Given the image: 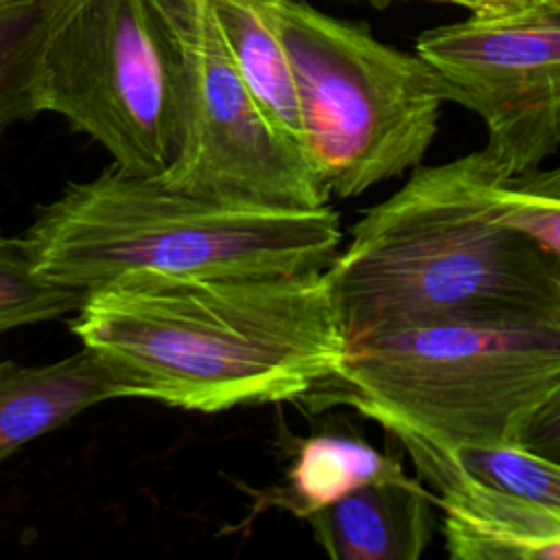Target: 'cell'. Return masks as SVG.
Wrapping results in <instances>:
<instances>
[{
  "instance_id": "13",
  "label": "cell",
  "mask_w": 560,
  "mask_h": 560,
  "mask_svg": "<svg viewBox=\"0 0 560 560\" xmlns=\"http://www.w3.org/2000/svg\"><path fill=\"white\" fill-rule=\"evenodd\" d=\"M400 475V462L368 442L322 433L298 444L284 483L262 494L273 508L308 518L365 483Z\"/></svg>"
},
{
  "instance_id": "5",
  "label": "cell",
  "mask_w": 560,
  "mask_h": 560,
  "mask_svg": "<svg viewBox=\"0 0 560 560\" xmlns=\"http://www.w3.org/2000/svg\"><path fill=\"white\" fill-rule=\"evenodd\" d=\"M287 48L302 149L324 190L350 199L420 166L446 101L418 52L295 0H265Z\"/></svg>"
},
{
  "instance_id": "3",
  "label": "cell",
  "mask_w": 560,
  "mask_h": 560,
  "mask_svg": "<svg viewBox=\"0 0 560 560\" xmlns=\"http://www.w3.org/2000/svg\"><path fill=\"white\" fill-rule=\"evenodd\" d=\"M46 278L94 289L133 271L186 278H280L326 271L339 214L190 192L116 166L70 184L22 236Z\"/></svg>"
},
{
  "instance_id": "8",
  "label": "cell",
  "mask_w": 560,
  "mask_h": 560,
  "mask_svg": "<svg viewBox=\"0 0 560 560\" xmlns=\"http://www.w3.org/2000/svg\"><path fill=\"white\" fill-rule=\"evenodd\" d=\"M416 52L446 101L486 125L483 155L505 175L538 168L560 147V15L475 18L424 31Z\"/></svg>"
},
{
  "instance_id": "6",
  "label": "cell",
  "mask_w": 560,
  "mask_h": 560,
  "mask_svg": "<svg viewBox=\"0 0 560 560\" xmlns=\"http://www.w3.org/2000/svg\"><path fill=\"white\" fill-rule=\"evenodd\" d=\"M44 112L63 116L133 175L162 177L184 138V74L155 0H85L52 37Z\"/></svg>"
},
{
  "instance_id": "12",
  "label": "cell",
  "mask_w": 560,
  "mask_h": 560,
  "mask_svg": "<svg viewBox=\"0 0 560 560\" xmlns=\"http://www.w3.org/2000/svg\"><path fill=\"white\" fill-rule=\"evenodd\" d=\"M230 55L267 114V118L302 147L300 103L287 48L267 13L265 0H208ZM304 151V149H302Z\"/></svg>"
},
{
  "instance_id": "14",
  "label": "cell",
  "mask_w": 560,
  "mask_h": 560,
  "mask_svg": "<svg viewBox=\"0 0 560 560\" xmlns=\"http://www.w3.org/2000/svg\"><path fill=\"white\" fill-rule=\"evenodd\" d=\"M85 0H0V131L44 112L52 37Z\"/></svg>"
},
{
  "instance_id": "4",
  "label": "cell",
  "mask_w": 560,
  "mask_h": 560,
  "mask_svg": "<svg viewBox=\"0 0 560 560\" xmlns=\"http://www.w3.org/2000/svg\"><path fill=\"white\" fill-rule=\"evenodd\" d=\"M560 383V322H459L348 343L341 365L302 396L352 407L387 433L429 442L514 444L525 413Z\"/></svg>"
},
{
  "instance_id": "19",
  "label": "cell",
  "mask_w": 560,
  "mask_h": 560,
  "mask_svg": "<svg viewBox=\"0 0 560 560\" xmlns=\"http://www.w3.org/2000/svg\"><path fill=\"white\" fill-rule=\"evenodd\" d=\"M385 4L389 0H372ZM468 9L475 18H521V15H560V0H433Z\"/></svg>"
},
{
  "instance_id": "10",
  "label": "cell",
  "mask_w": 560,
  "mask_h": 560,
  "mask_svg": "<svg viewBox=\"0 0 560 560\" xmlns=\"http://www.w3.org/2000/svg\"><path fill=\"white\" fill-rule=\"evenodd\" d=\"M435 497L407 472L357 488L306 521L332 560H418L431 545Z\"/></svg>"
},
{
  "instance_id": "17",
  "label": "cell",
  "mask_w": 560,
  "mask_h": 560,
  "mask_svg": "<svg viewBox=\"0 0 560 560\" xmlns=\"http://www.w3.org/2000/svg\"><path fill=\"white\" fill-rule=\"evenodd\" d=\"M490 212L527 234L560 269V164L505 177L494 171L486 184Z\"/></svg>"
},
{
  "instance_id": "9",
  "label": "cell",
  "mask_w": 560,
  "mask_h": 560,
  "mask_svg": "<svg viewBox=\"0 0 560 560\" xmlns=\"http://www.w3.org/2000/svg\"><path fill=\"white\" fill-rule=\"evenodd\" d=\"M411 462L438 490L453 560H560V508L486 488L431 459Z\"/></svg>"
},
{
  "instance_id": "11",
  "label": "cell",
  "mask_w": 560,
  "mask_h": 560,
  "mask_svg": "<svg viewBox=\"0 0 560 560\" xmlns=\"http://www.w3.org/2000/svg\"><path fill=\"white\" fill-rule=\"evenodd\" d=\"M129 398L118 370L85 348L44 365L0 361V462L81 411Z\"/></svg>"
},
{
  "instance_id": "16",
  "label": "cell",
  "mask_w": 560,
  "mask_h": 560,
  "mask_svg": "<svg viewBox=\"0 0 560 560\" xmlns=\"http://www.w3.org/2000/svg\"><path fill=\"white\" fill-rule=\"evenodd\" d=\"M85 293L39 273L24 238L0 232V335L74 313Z\"/></svg>"
},
{
  "instance_id": "7",
  "label": "cell",
  "mask_w": 560,
  "mask_h": 560,
  "mask_svg": "<svg viewBox=\"0 0 560 560\" xmlns=\"http://www.w3.org/2000/svg\"><path fill=\"white\" fill-rule=\"evenodd\" d=\"M184 74V138L168 184L219 199L319 208L330 195L302 147L284 136L245 85L208 0H155Z\"/></svg>"
},
{
  "instance_id": "2",
  "label": "cell",
  "mask_w": 560,
  "mask_h": 560,
  "mask_svg": "<svg viewBox=\"0 0 560 560\" xmlns=\"http://www.w3.org/2000/svg\"><path fill=\"white\" fill-rule=\"evenodd\" d=\"M494 171L483 151L416 166L352 225L324 271L348 343L435 324L560 322V269L486 203Z\"/></svg>"
},
{
  "instance_id": "1",
  "label": "cell",
  "mask_w": 560,
  "mask_h": 560,
  "mask_svg": "<svg viewBox=\"0 0 560 560\" xmlns=\"http://www.w3.org/2000/svg\"><path fill=\"white\" fill-rule=\"evenodd\" d=\"M72 332L129 387L190 411L308 394L346 359L324 271L186 278L133 271L88 289Z\"/></svg>"
},
{
  "instance_id": "15",
  "label": "cell",
  "mask_w": 560,
  "mask_h": 560,
  "mask_svg": "<svg viewBox=\"0 0 560 560\" xmlns=\"http://www.w3.org/2000/svg\"><path fill=\"white\" fill-rule=\"evenodd\" d=\"M409 457L431 459L486 488L532 503L560 508V464L518 444L444 446L407 431H389Z\"/></svg>"
},
{
  "instance_id": "18",
  "label": "cell",
  "mask_w": 560,
  "mask_h": 560,
  "mask_svg": "<svg viewBox=\"0 0 560 560\" xmlns=\"http://www.w3.org/2000/svg\"><path fill=\"white\" fill-rule=\"evenodd\" d=\"M514 444L560 464V383L525 413L516 427Z\"/></svg>"
}]
</instances>
